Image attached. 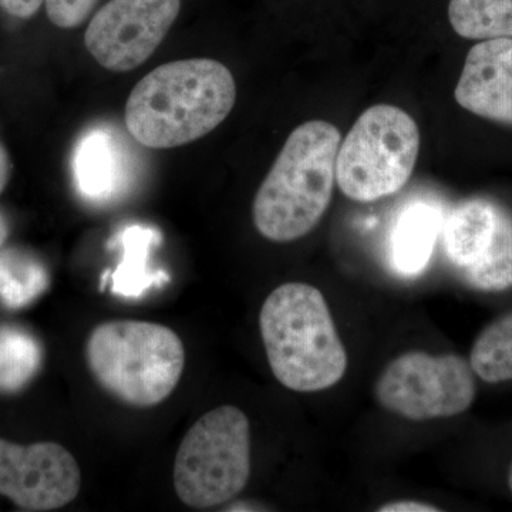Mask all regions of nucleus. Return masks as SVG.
<instances>
[{"mask_svg": "<svg viewBox=\"0 0 512 512\" xmlns=\"http://www.w3.org/2000/svg\"><path fill=\"white\" fill-rule=\"evenodd\" d=\"M181 0H110L90 20L84 45L111 72H130L156 52L170 32Z\"/></svg>", "mask_w": 512, "mask_h": 512, "instance_id": "8", "label": "nucleus"}, {"mask_svg": "<svg viewBox=\"0 0 512 512\" xmlns=\"http://www.w3.org/2000/svg\"><path fill=\"white\" fill-rule=\"evenodd\" d=\"M82 474L76 458L53 441L22 444L0 439V495L19 510L55 511L79 495Z\"/></svg>", "mask_w": 512, "mask_h": 512, "instance_id": "9", "label": "nucleus"}, {"mask_svg": "<svg viewBox=\"0 0 512 512\" xmlns=\"http://www.w3.org/2000/svg\"><path fill=\"white\" fill-rule=\"evenodd\" d=\"M473 288L500 292L512 286V215L498 207L493 241L476 264L464 269Z\"/></svg>", "mask_w": 512, "mask_h": 512, "instance_id": "18", "label": "nucleus"}, {"mask_svg": "<svg viewBox=\"0 0 512 512\" xmlns=\"http://www.w3.org/2000/svg\"><path fill=\"white\" fill-rule=\"evenodd\" d=\"M419 153L420 131L413 117L392 104H376L340 141L336 184L350 200H382L407 184Z\"/></svg>", "mask_w": 512, "mask_h": 512, "instance_id": "6", "label": "nucleus"}, {"mask_svg": "<svg viewBox=\"0 0 512 512\" xmlns=\"http://www.w3.org/2000/svg\"><path fill=\"white\" fill-rule=\"evenodd\" d=\"M470 365L484 382L512 380V312L495 319L478 335Z\"/></svg>", "mask_w": 512, "mask_h": 512, "instance_id": "19", "label": "nucleus"}, {"mask_svg": "<svg viewBox=\"0 0 512 512\" xmlns=\"http://www.w3.org/2000/svg\"><path fill=\"white\" fill-rule=\"evenodd\" d=\"M49 285V269L39 256L23 248H0V302L6 308L32 305Z\"/></svg>", "mask_w": 512, "mask_h": 512, "instance_id": "15", "label": "nucleus"}, {"mask_svg": "<svg viewBox=\"0 0 512 512\" xmlns=\"http://www.w3.org/2000/svg\"><path fill=\"white\" fill-rule=\"evenodd\" d=\"M10 174H12V163L6 148L0 143V194L8 187Z\"/></svg>", "mask_w": 512, "mask_h": 512, "instance_id": "23", "label": "nucleus"}, {"mask_svg": "<svg viewBox=\"0 0 512 512\" xmlns=\"http://www.w3.org/2000/svg\"><path fill=\"white\" fill-rule=\"evenodd\" d=\"M73 178L80 197L104 204L119 197L127 184V164L119 138L106 127L87 130L73 153Z\"/></svg>", "mask_w": 512, "mask_h": 512, "instance_id": "11", "label": "nucleus"}, {"mask_svg": "<svg viewBox=\"0 0 512 512\" xmlns=\"http://www.w3.org/2000/svg\"><path fill=\"white\" fill-rule=\"evenodd\" d=\"M43 346L35 335L16 325H0V393L25 389L43 366Z\"/></svg>", "mask_w": 512, "mask_h": 512, "instance_id": "16", "label": "nucleus"}, {"mask_svg": "<svg viewBox=\"0 0 512 512\" xmlns=\"http://www.w3.org/2000/svg\"><path fill=\"white\" fill-rule=\"evenodd\" d=\"M237 101L228 67L212 59L165 63L136 84L124 110L130 136L148 148H175L207 136Z\"/></svg>", "mask_w": 512, "mask_h": 512, "instance_id": "1", "label": "nucleus"}, {"mask_svg": "<svg viewBox=\"0 0 512 512\" xmlns=\"http://www.w3.org/2000/svg\"><path fill=\"white\" fill-rule=\"evenodd\" d=\"M498 207L485 200L458 205L443 224L444 249L461 271L476 264L490 247L497 225Z\"/></svg>", "mask_w": 512, "mask_h": 512, "instance_id": "14", "label": "nucleus"}, {"mask_svg": "<svg viewBox=\"0 0 512 512\" xmlns=\"http://www.w3.org/2000/svg\"><path fill=\"white\" fill-rule=\"evenodd\" d=\"M161 235L157 229L144 225H130L121 229L111 239V247L119 249L120 262L109 279L111 292L121 298L137 299L153 288H160L170 281L167 272L151 265V252L160 244Z\"/></svg>", "mask_w": 512, "mask_h": 512, "instance_id": "12", "label": "nucleus"}, {"mask_svg": "<svg viewBox=\"0 0 512 512\" xmlns=\"http://www.w3.org/2000/svg\"><path fill=\"white\" fill-rule=\"evenodd\" d=\"M259 330L272 373L286 389L322 392L348 370V353L315 286L289 282L274 289L259 313Z\"/></svg>", "mask_w": 512, "mask_h": 512, "instance_id": "2", "label": "nucleus"}, {"mask_svg": "<svg viewBox=\"0 0 512 512\" xmlns=\"http://www.w3.org/2000/svg\"><path fill=\"white\" fill-rule=\"evenodd\" d=\"M86 363L101 389L126 406L147 409L170 397L185 366L173 329L143 320H109L90 332Z\"/></svg>", "mask_w": 512, "mask_h": 512, "instance_id": "4", "label": "nucleus"}, {"mask_svg": "<svg viewBox=\"0 0 512 512\" xmlns=\"http://www.w3.org/2000/svg\"><path fill=\"white\" fill-rule=\"evenodd\" d=\"M251 476V426L231 404L197 420L181 441L174 463V487L185 505L220 507L247 487Z\"/></svg>", "mask_w": 512, "mask_h": 512, "instance_id": "5", "label": "nucleus"}, {"mask_svg": "<svg viewBox=\"0 0 512 512\" xmlns=\"http://www.w3.org/2000/svg\"><path fill=\"white\" fill-rule=\"evenodd\" d=\"M45 2L46 0H0V9L13 18L30 19Z\"/></svg>", "mask_w": 512, "mask_h": 512, "instance_id": "21", "label": "nucleus"}, {"mask_svg": "<svg viewBox=\"0 0 512 512\" xmlns=\"http://www.w3.org/2000/svg\"><path fill=\"white\" fill-rule=\"evenodd\" d=\"M454 97L464 110L512 126L510 37L483 40L468 52Z\"/></svg>", "mask_w": 512, "mask_h": 512, "instance_id": "10", "label": "nucleus"}, {"mask_svg": "<svg viewBox=\"0 0 512 512\" xmlns=\"http://www.w3.org/2000/svg\"><path fill=\"white\" fill-rule=\"evenodd\" d=\"M474 375L464 357L413 350L386 366L375 384V396L383 409L403 419H448L466 412L476 399Z\"/></svg>", "mask_w": 512, "mask_h": 512, "instance_id": "7", "label": "nucleus"}, {"mask_svg": "<svg viewBox=\"0 0 512 512\" xmlns=\"http://www.w3.org/2000/svg\"><path fill=\"white\" fill-rule=\"evenodd\" d=\"M340 141L328 121H306L292 131L252 205L262 237L292 242L319 224L332 201Z\"/></svg>", "mask_w": 512, "mask_h": 512, "instance_id": "3", "label": "nucleus"}, {"mask_svg": "<svg viewBox=\"0 0 512 512\" xmlns=\"http://www.w3.org/2000/svg\"><path fill=\"white\" fill-rule=\"evenodd\" d=\"M443 228L441 212L427 202L404 208L390 235V261L402 275H419L429 264Z\"/></svg>", "mask_w": 512, "mask_h": 512, "instance_id": "13", "label": "nucleus"}, {"mask_svg": "<svg viewBox=\"0 0 512 512\" xmlns=\"http://www.w3.org/2000/svg\"><path fill=\"white\" fill-rule=\"evenodd\" d=\"M448 20L464 39H512V0H450Z\"/></svg>", "mask_w": 512, "mask_h": 512, "instance_id": "17", "label": "nucleus"}, {"mask_svg": "<svg viewBox=\"0 0 512 512\" xmlns=\"http://www.w3.org/2000/svg\"><path fill=\"white\" fill-rule=\"evenodd\" d=\"M97 0H46L47 16L60 29H74L89 18Z\"/></svg>", "mask_w": 512, "mask_h": 512, "instance_id": "20", "label": "nucleus"}, {"mask_svg": "<svg viewBox=\"0 0 512 512\" xmlns=\"http://www.w3.org/2000/svg\"><path fill=\"white\" fill-rule=\"evenodd\" d=\"M379 512H437L441 511L440 508L434 507V505L420 503V501L404 500V501H393V503H387L377 510Z\"/></svg>", "mask_w": 512, "mask_h": 512, "instance_id": "22", "label": "nucleus"}, {"mask_svg": "<svg viewBox=\"0 0 512 512\" xmlns=\"http://www.w3.org/2000/svg\"><path fill=\"white\" fill-rule=\"evenodd\" d=\"M10 234V227L8 218L5 217L2 211H0V248L5 245V242L8 241Z\"/></svg>", "mask_w": 512, "mask_h": 512, "instance_id": "24", "label": "nucleus"}, {"mask_svg": "<svg viewBox=\"0 0 512 512\" xmlns=\"http://www.w3.org/2000/svg\"><path fill=\"white\" fill-rule=\"evenodd\" d=\"M508 487H510L512 493V464L510 467V473H508Z\"/></svg>", "mask_w": 512, "mask_h": 512, "instance_id": "25", "label": "nucleus"}]
</instances>
